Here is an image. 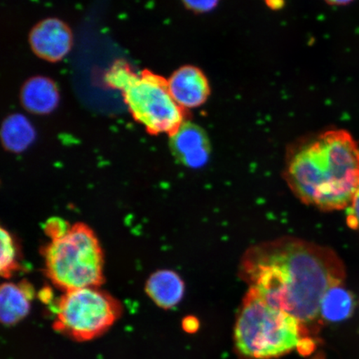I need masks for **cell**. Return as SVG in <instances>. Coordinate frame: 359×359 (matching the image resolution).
<instances>
[{"instance_id":"cell-1","label":"cell","mask_w":359,"mask_h":359,"mask_svg":"<svg viewBox=\"0 0 359 359\" xmlns=\"http://www.w3.org/2000/svg\"><path fill=\"white\" fill-rule=\"evenodd\" d=\"M344 264L330 247L294 237L250 247L240 276L264 302L291 314L304 326L316 321L326 292L343 284Z\"/></svg>"},{"instance_id":"cell-2","label":"cell","mask_w":359,"mask_h":359,"mask_svg":"<svg viewBox=\"0 0 359 359\" xmlns=\"http://www.w3.org/2000/svg\"><path fill=\"white\" fill-rule=\"evenodd\" d=\"M285 179L305 205L332 212L348 208L359 187V146L346 130H330L294 147Z\"/></svg>"},{"instance_id":"cell-3","label":"cell","mask_w":359,"mask_h":359,"mask_svg":"<svg viewBox=\"0 0 359 359\" xmlns=\"http://www.w3.org/2000/svg\"><path fill=\"white\" fill-rule=\"evenodd\" d=\"M309 338L297 318L269 306L253 289L244 299L236 325L238 351L248 359L279 358L302 348Z\"/></svg>"},{"instance_id":"cell-4","label":"cell","mask_w":359,"mask_h":359,"mask_svg":"<svg viewBox=\"0 0 359 359\" xmlns=\"http://www.w3.org/2000/svg\"><path fill=\"white\" fill-rule=\"evenodd\" d=\"M47 275L66 291L97 287L103 281V255L95 234L77 224L53 239L45 250Z\"/></svg>"},{"instance_id":"cell-5","label":"cell","mask_w":359,"mask_h":359,"mask_svg":"<svg viewBox=\"0 0 359 359\" xmlns=\"http://www.w3.org/2000/svg\"><path fill=\"white\" fill-rule=\"evenodd\" d=\"M107 81L122 90L135 119L150 133L172 135L184 123L182 107L170 95L168 82L158 76L137 75L119 64L107 74Z\"/></svg>"},{"instance_id":"cell-6","label":"cell","mask_w":359,"mask_h":359,"mask_svg":"<svg viewBox=\"0 0 359 359\" xmlns=\"http://www.w3.org/2000/svg\"><path fill=\"white\" fill-rule=\"evenodd\" d=\"M121 314L118 300L97 287L66 291L56 304L53 329L83 342L104 334Z\"/></svg>"},{"instance_id":"cell-7","label":"cell","mask_w":359,"mask_h":359,"mask_svg":"<svg viewBox=\"0 0 359 359\" xmlns=\"http://www.w3.org/2000/svg\"><path fill=\"white\" fill-rule=\"evenodd\" d=\"M29 42L34 52L48 61H60L69 53L73 36L64 22L56 19L43 20L32 30Z\"/></svg>"},{"instance_id":"cell-8","label":"cell","mask_w":359,"mask_h":359,"mask_svg":"<svg viewBox=\"0 0 359 359\" xmlns=\"http://www.w3.org/2000/svg\"><path fill=\"white\" fill-rule=\"evenodd\" d=\"M170 95L182 109H195L208 100L210 85L202 72L193 66H185L175 72L168 81Z\"/></svg>"},{"instance_id":"cell-9","label":"cell","mask_w":359,"mask_h":359,"mask_svg":"<svg viewBox=\"0 0 359 359\" xmlns=\"http://www.w3.org/2000/svg\"><path fill=\"white\" fill-rule=\"evenodd\" d=\"M170 147L177 158L188 168L203 167L209 159L208 136L198 126L191 123H184L170 135Z\"/></svg>"},{"instance_id":"cell-10","label":"cell","mask_w":359,"mask_h":359,"mask_svg":"<svg viewBox=\"0 0 359 359\" xmlns=\"http://www.w3.org/2000/svg\"><path fill=\"white\" fill-rule=\"evenodd\" d=\"M34 291L27 283H6L0 291V316L6 325H15L27 316Z\"/></svg>"},{"instance_id":"cell-11","label":"cell","mask_w":359,"mask_h":359,"mask_svg":"<svg viewBox=\"0 0 359 359\" xmlns=\"http://www.w3.org/2000/svg\"><path fill=\"white\" fill-rule=\"evenodd\" d=\"M25 109L35 114H48L56 109L60 94L55 83L44 77L31 79L21 91Z\"/></svg>"},{"instance_id":"cell-12","label":"cell","mask_w":359,"mask_h":359,"mask_svg":"<svg viewBox=\"0 0 359 359\" xmlns=\"http://www.w3.org/2000/svg\"><path fill=\"white\" fill-rule=\"evenodd\" d=\"M146 290L159 307L172 309L182 299L185 285L176 272L160 271L147 280Z\"/></svg>"},{"instance_id":"cell-13","label":"cell","mask_w":359,"mask_h":359,"mask_svg":"<svg viewBox=\"0 0 359 359\" xmlns=\"http://www.w3.org/2000/svg\"><path fill=\"white\" fill-rule=\"evenodd\" d=\"M3 144L8 151L19 154L34 141L35 130L25 116L16 114L8 116L1 129Z\"/></svg>"},{"instance_id":"cell-14","label":"cell","mask_w":359,"mask_h":359,"mask_svg":"<svg viewBox=\"0 0 359 359\" xmlns=\"http://www.w3.org/2000/svg\"><path fill=\"white\" fill-rule=\"evenodd\" d=\"M354 299L343 284L332 287L323 297L320 314L327 322H341L352 316Z\"/></svg>"},{"instance_id":"cell-15","label":"cell","mask_w":359,"mask_h":359,"mask_svg":"<svg viewBox=\"0 0 359 359\" xmlns=\"http://www.w3.org/2000/svg\"><path fill=\"white\" fill-rule=\"evenodd\" d=\"M1 257H0V271L4 277H10L18 267L17 253L15 243L10 233L1 229Z\"/></svg>"},{"instance_id":"cell-16","label":"cell","mask_w":359,"mask_h":359,"mask_svg":"<svg viewBox=\"0 0 359 359\" xmlns=\"http://www.w3.org/2000/svg\"><path fill=\"white\" fill-rule=\"evenodd\" d=\"M184 4L192 11L206 13L218 6L221 0H182Z\"/></svg>"},{"instance_id":"cell-17","label":"cell","mask_w":359,"mask_h":359,"mask_svg":"<svg viewBox=\"0 0 359 359\" xmlns=\"http://www.w3.org/2000/svg\"><path fill=\"white\" fill-rule=\"evenodd\" d=\"M347 223L349 227L359 230V187L347 208Z\"/></svg>"},{"instance_id":"cell-18","label":"cell","mask_w":359,"mask_h":359,"mask_svg":"<svg viewBox=\"0 0 359 359\" xmlns=\"http://www.w3.org/2000/svg\"><path fill=\"white\" fill-rule=\"evenodd\" d=\"M69 228L62 219H51L47 224V233L49 236H51L53 239H55V238L65 234Z\"/></svg>"},{"instance_id":"cell-19","label":"cell","mask_w":359,"mask_h":359,"mask_svg":"<svg viewBox=\"0 0 359 359\" xmlns=\"http://www.w3.org/2000/svg\"><path fill=\"white\" fill-rule=\"evenodd\" d=\"M184 329L188 332H194L198 327V322L196 318H187L183 323Z\"/></svg>"},{"instance_id":"cell-20","label":"cell","mask_w":359,"mask_h":359,"mask_svg":"<svg viewBox=\"0 0 359 359\" xmlns=\"http://www.w3.org/2000/svg\"><path fill=\"white\" fill-rule=\"evenodd\" d=\"M266 4L273 10H279L280 8L284 6L285 0H266Z\"/></svg>"},{"instance_id":"cell-21","label":"cell","mask_w":359,"mask_h":359,"mask_svg":"<svg viewBox=\"0 0 359 359\" xmlns=\"http://www.w3.org/2000/svg\"><path fill=\"white\" fill-rule=\"evenodd\" d=\"M325 1L333 6H345L353 3L354 0H325Z\"/></svg>"}]
</instances>
